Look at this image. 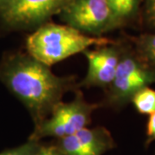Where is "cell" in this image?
Returning <instances> with one entry per match:
<instances>
[{"label": "cell", "instance_id": "obj_10", "mask_svg": "<svg viewBox=\"0 0 155 155\" xmlns=\"http://www.w3.org/2000/svg\"><path fill=\"white\" fill-rule=\"evenodd\" d=\"M121 27L132 21L138 14L140 0H109Z\"/></svg>", "mask_w": 155, "mask_h": 155}, {"label": "cell", "instance_id": "obj_5", "mask_svg": "<svg viewBox=\"0 0 155 155\" xmlns=\"http://www.w3.org/2000/svg\"><path fill=\"white\" fill-rule=\"evenodd\" d=\"M59 15L67 25L92 36L121 27L109 0H71Z\"/></svg>", "mask_w": 155, "mask_h": 155}, {"label": "cell", "instance_id": "obj_11", "mask_svg": "<svg viewBox=\"0 0 155 155\" xmlns=\"http://www.w3.org/2000/svg\"><path fill=\"white\" fill-rule=\"evenodd\" d=\"M130 102L140 114L150 116L155 113V90L149 86L140 89Z\"/></svg>", "mask_w": 155, "mask_h": 155}, {"label": "cell", "instance_id": "obj_1", "mask_svg": "<svg viewBox=\"0 0 155 155\" xmlns=\"http://www.w3.org/2000/svg\"><path fill=\"white\" fill-rule=\"evenodd\" d=\"M0 82L26 107L35 125L51 114L67 91L75 88V77H60L49 67L24 53H11L0 61Z\"/></svg>", "mask_w": 155, "mask_h": 155}, {"label": "cell", "instance_id": "obj_7", "mask_svg": "<svg viewBox=\"0 0 155 155\" xmlns=\"http://www.w3.org/2000/svg\"><path fill=\"white\" fill-rule=\"evenodd\" d=\"M123 49L124 46L115 41L85 50L83 54L88 61V69L79 86L108 88L114 79Z\"/></svg>", "mask_w": 155, "mask_h": 155}, {"label": "cell", "instance_id": "obj_9", "mask_svg": "<svg viewBox=\"0 0 155 155\" xmlns=\"http://www.w3.org/2000/svg\"><path fill=\"white\" fill-rule=\"evenodd\" d=\"M133 42L136 54L155 69V33L140 35L133 39Z\"/></svg>", "mask_w": 155, "mask_h": 155}, {"label": "cell", "instance_id": "obj_16", "mask_svg": "<svg viewBox=\"0 0 155 155\" xmlns=\"http://www.w3.org/2000/svg\"><path fill=\"white\" fill-rule=\"evenodd\" d=\"M16 0H0V11L5 10L8 6L12 5Z\"/></svg>", "mask_w": 155, "mask_h": 155}, {"label": "cell", "instance_id": "obj_4", "mask_svg": "<svg viewBox=\"0 0 155 155\" xmlns=\"http://www.w3.org/2000/svg\"><path fill=\"white\" fill-rule=\"evenodd\" d=\"M153 83L154 68L146 63L134 49L124 46L114 79L107 88V102L113 107H122L140 89Z\"/></svg>", "mask_w": 155, "mask_h": 155}, {"label": "cell", "instance_id": "obj_12", "mask_svg": "<svg viewBox=\"0 0 155 155\" xmlns=\"http://www.w3.org/2000/svg\"><path fill=\"white\" fill-rule=\"evenodd\" d=\"M41 145L38 140L28 139L27 142L0 153V155H35Z\"/></svg>", "mask_w": 155, "mask_h": 155}, {"label": "cell", "instance_id": "obj_8", "mask_svg": "<svg viewBox=\"0 0 155 155\" xmlns=\"http://www.w3.org/2000/svg\"><path fill=\"white\" fill-rule=\"evenodd\" d=\"M114 140L105 127H84L59 139L56 146L63 155H103L114 147Z\"/></svg>", "mask_w": 155, "mask_h": 155}, {"label": "cell", "instance_id": "obj_14", "mask_svg": "<svg viewBox=\"0 0 155 155\" xmlns=\"http://www.w3.org/2000/svg\"><path fill=\"white\" fill-rule=\"evenodd\" d=\"M35 155H63L56 145L41 146Z\"/></svg>", "mask_w": 155, "mask_h": 155}, {"label": "cell", "instance_id": "obj_2", "mask_svg": "<svg viewBox=\"0 0 155 155\" xmlns=\"http://www.w3.org/2000/svg\"><path fill=\"white\" fill-rule=\"evenodd\" d=\"M115 41L104 36H92L72 28L48 22L35 28L26 39L27 53L35 60L52 67L58 62L91 47H102Z\"/></svg>", "mask_w": 155, "mask_h": 155}, {"label": "cell", "instance_id": "obj_6", "mask_svg": "<svg viewBox=\"0 0 155 155\" xmlns=\"http://www.w3.org/2000/svg\"><path fill=\"white\" fill-rule=\"evenodd\" d=\"M71 0H16L0 11V22L8 30L30 29L48 22Z\"/></svg>", "mask_w": 155, "mask_h": 155}, {"label": "cell", "instance_id": "obj_3", "mask_svg": "<svg viewBox=\"0 0 155 155\" xmlns=\"http://www.w3.org/2000/svg\"><path fill=\"white\" fill-rule=\"evenodd\" d=\"M99 104H91L84 97L81 91L78 90L74 99L69 103L60 102L53 109L49 116L35 125L29 139L40 140L45 137L61 139L72 135L87 127L92 113L100 107Z\"/></svg>", "mask_w": 155, "mask_h": 155}, {"label": "cell", "instance_id": "obj_15", "mask_svg": "<svg viewBox=\"0 0 155 155\" xmlns=\"http://www.w3.org/2000/svg\"><path fill=\"white\" fill-rule=\"evenodd\" d=\"M147 135L148 141L155 140V113L149 116L147 125Z\"/></svg>", "mask_w": 155, "mask_h": 155}, {"label": "cell", "instance_id": "obj_13", "mask_svg": "<svg viewBox=\"0 0 155 155\" xmlns=\"http://www.w3.org/2000/svg\"><path fill=\"white\" fill-rule=\"evenodd\" d=\"M145 22L152 28H155V0H145Z\"/></svg>", "mask_w": 155, "mask_h": 155}]
</instances>
